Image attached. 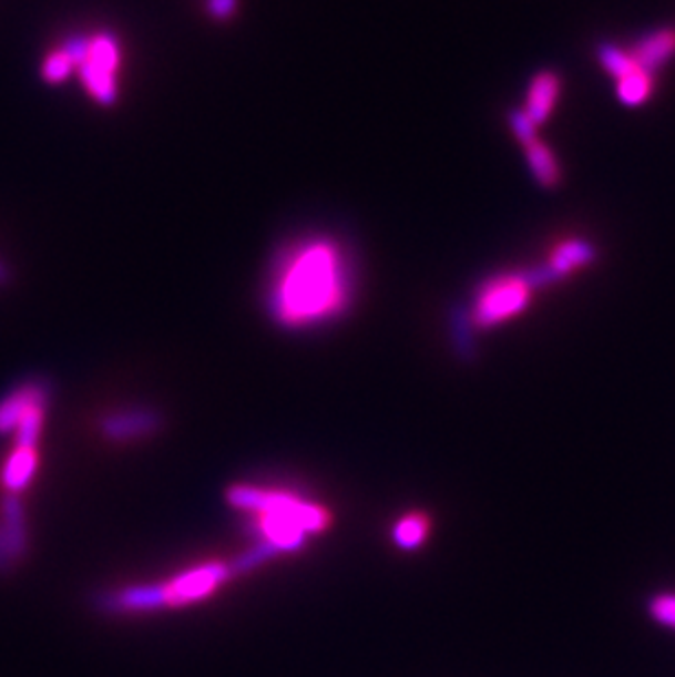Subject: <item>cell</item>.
<instances>
[{"instance_id": "obj_5", "label": "cell", "mask_w": 675, "mask_h": 677, "mask_svg": "<svg viewBox=\"0 0 675 677\" xmlns=\"http://www.w3.org/2000/svg\"><path fill=\"white\" fill-rule=\"evenodd\" d=\"M540 290L544 288L535 275V268L495 273L482 279L472 294L470 320L481 331L504 325L529 311Z\"/></svg>"}, {"instance_id": "obj_12", "label": "cell", "mask_w": 675, "mask_h": 677, "mask_svg": "<svg viewBox=\"0 0 675 677\" xmlns=\"http://www.w3.org/2000/svg\"><path fill=\"white\" fill-rule=\"evenodd\" d=\"M428 531H430V520L423 513H408L403 515L395 529H392V540L399 548L403 551H412L417 546H421L428 540Z\"/></svg>"}, {"instance_id": "obj_11", "label": "cell", "mask_w": 675, "mask_h": 677, "mask_svg": "<svg viewBox=\"0 0 675 677\" xmlns=\"http://www.w3.org/2000/svg\"><path fill=\"white\" fill-rule=\"evenodd\" d=\"M522 152L538 185H542L544 189H555L562 183V165L553 147L546 145L540 136L522 143Z\"/></svg>"}, {"instance_id": "obj_13", "label": "cell", "mask_w": 675, "mask_h": 677, "mask_svg": "<svg viewBox=\"0 0 675 677\" xmlns=\"http://www.w3.org/2000/svg\"><path fill=\"white\" fill-rule=\"evenodd\" d=\"M650 614L656 623L675 629V594H658L650 601Z\"/></svg>"}, {"instance_id": "obj_1", "label": "cell", "mask_w": 675, "mask_h": 677, "mask_svg": "<svg viewBox=\"0 0 675 677\" xmlns=\"http://www.w3.org/2000/svg\"><path fill=\"white\" fill-rule=\"evenodd\" d=\"M358 264L351 248L325 230L303 233L273 257L264 286L270 320L286 331H318L354 309Z\"/></svg>"}, {"instance_id": "obj_3", "label": "cell", "mask_w": 675, "mask_h": 677, "mask_svg": "<svg viewBox=\"0 0 675 677\" xmlns=\"http://www.w3.org/2000/svg\"><path fill=\"white\" fill-rule=\"evenodd\" d=\"M235 575L237 571L233 562H206L167 583L127 585L121 589L105 592L101 596V607L112 614L185 607V605H192L195 601L213 594Z\"/></svg>"}, {"instance_id": "obj_6", "label": "cell", "mask_w": 675, "mask_h": 677, "mask_svg": "<svg viewBox=\"0 0 675 677\" xmlns=\"http://www.w3.org/2000/svg\"><path fill=\"white\" fill-rule=\"evenodd\" d=\"M596 60L603 71L612 78L616 99L625 107H641L656 91V75L645 71L632 55V51L623 44L603 40L596 44Z\"/></svg>"}, {"instance_id": "obj_4", "label": "cell", "mask_w": 675, "mask_h": 677, "mask_svg": "<svg viewBox=\"0 0 675 677\" xmlns=\"http://www.w3.org/2000/svg\"><path fill=\"white\" fill-rule=\"evenodd\" d=\"M73 64L84 91L99 105H112L119 98V75L123 66V47L112 31L75 33L60 44Z\"/></svg>"}, {"instance_id": "obj_7", "label": "cell", "mask_w": 675, "mask_h": 677, "mask_svg": "<svg viewBox=\"0 0 675 677\" xmlns=\"http://www.w3.org/2000/svg\"><path fill=\"white\" fill-rule=\"evenodd\" d=\"M596 257H599V248L594 246V242L585 237H569L551 248L544 264L535 266V275L542 288H549L585 270L596 261Z\"/></svg>"}, {"instance_id": "obj_9", "label": "cell", "mask_w": 675, "mask_h": 677, "mask_svg": "<svg viewBox=\"0 0 675 677\" xmlns=\"http://www.w3.org/2000/svg\"><path fill=\"white\" fill-rule=\"evenodd\" d=\"M562 91H564V84H562V78L555 71H549V69L538 71L526 86L524 105L520 110L526 114V119L533 125L540 127L555 112V107L562 99Z\"/></svg>"}, {"instance_id": "obj_10", "label": "cell", "mask_w": 675, "mask_h": 677, "mask_svg": "<svg viewBox=\"0 0 675 677\" xmlns=\"http://www.w3.org/2000/svg\"><path fill=\"white\" fill-rule=\"evenodd\" d=\"M634 60L650 73L658 75L675 60L674 27H658L638 35L630 47Z\"/></svg>"}, {"instance_id": "obj_8", "label": "cell", "mask_w": 675, "mask_h": 677, "mask_svg": "<svg viewBox=\"0 0 675 677\" xmlns=\"http://www.w3.org/2000/svg\"><path fill=\"white\" fill-rule=\"evenodd\" d=\"M161 430V414L152 408H123L101 421V432L110 441L127 443L145 439Z\"/></svg>"}, {"instance_id": "obj_14", "label": "cell", "mask_w": 675, "mask_h": 677, "mask_svg": "<svg viewBox=\"0 0 675 677\" xmlns=\"http://www.w3.org/2000/svg\"><path fill=\"white\" fill-rule=\"evenodd\" d=\"M239 0H204V9L213 20H231L237 13Z\"/></svg>"}, {"instance_id": "obj_2", "label": "cell", "mask_w": 675, "mask_h": 677, "mask_svg": "<svg viewBox=\"0 0 675 677\" xmlns=\"http://www.w3.org/2000/svg\"><path fill=\"white\" fill-rule=\"evenodd\" d=\"M226 500L231 506L255 515L257 544L275 555L298 551L309 535L323 533L331 522L323 506L279 489L235 484L226 491Z\"/></svg>"}, {"instance_id": "obj_15", "label": "cell", "mask_w": 675, "mask_h": 677, "mask_svg": "<svg viewBox=\"0 0 675 677\" xmlns=\"http://www.w3.org/2000/svg\"><path fill=\"white\" fill-rule=\"evenodd\" d=\"M4 279H7V270H4V266L0 264V284H4Z\"/></svg>"}]
</instances>
